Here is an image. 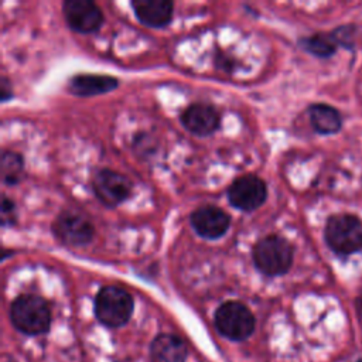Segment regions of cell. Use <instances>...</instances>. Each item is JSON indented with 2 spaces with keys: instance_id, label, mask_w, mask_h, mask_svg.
I'll return each instance as SVG.
<instances>
[{
  "instance_id": "obj_12",
  "label": "cell",
  "mask_w": 362,
  "mask_h": 362,
  "mask_svg": "<svg viewBox=\"0 0 362 362\" xmlns=\"http://www.w3.org/2000/svg\"><path fill=\"white\" fill-rule=\"evenodd\" d=\"M136 18L151 28H161L171 23L174 4L167 0H137L132 1Z\"/></svg>"
},
{
  "instance_id": "obj_4",
  "label": "cell",
  "mask_w": 362,
  "mask_h": 362,
  "mask_svg": "<svg viewBox=\"0 0 362 362\" xmlns=\"http://www.w3.org/2000/svg\"><path fill=\"white\" fill-rule=\"evenodd\" d=\"M134 308L132 294L119 286H103L95 296V315L100 324L109 328L124 325Z\"/></svg>"
},
{
  "instance_id": "obj_11",
  "label": "cell",
  "mask_w": 362,
  "mask_h": 362,
  "mask_svg": "<svg viewBox=\"0 0 362 362\" xmlns=\"http://www.w3.org/2000/svg\"><path fill=\"white\" fill-rule=\"evenodd\" d=\"M182 126L197 136H209L219 129L221 115L208 103L197 102L185 107L180 116Z\"/></svg>"
},
{
  "instance_id": "obj_7",
  "label": "cell",
  "mask_w": 362,
  "mask_h": 362,
  "mask_svg": "<svg viewBox=\"0 0 362 362\" xmlns=\"http://www.w3.org/2000/svg\"><path fill=\"white\" fill-rule=\"evenodd\" d=\"M52 233L65 245L83 246L93 239L95 228L86 215L76 211H62L52 222Z\"/></svg>"
},
{
  "instance_id": "obj_19",
  "label": "cell",
  "mask_w": 362,
  "mask_h": 362,
  "mask_svg": "<svg viewBox=\"0 0 362 362\" xmlns=\"http://www.w3.org/2000/svg\"><path fill=\"white\" fill-rule=\"evenodd\" d=\"M14 222H16V205L10 198L3 197V199H1V226L7 228V226H11Z\"/></svg>"
},
{
  "instance_id": "obj_17",
  "label": "cell",
  "mask_w": 362,
  "mask_h": 362,
  "mask_svg": "<svg viewBox=\"0 0 362 362\" xmlns=\"http://www.w3.org/2000/svg\"><path fill=\"white\" fill-rule=\"evenodd\" d=\"M1 181L6 185H16L23 181L24 177V160L23 157L11 150H3L0 158Z\"/></svg>"
},
{
  "instance_id": "obj_15",
  "label": "cell",
  "mask_w": 362,
  "mask_h": 362,
  "mask_svg": "<svg viewBox=\"0 0 362 362\" xmlns=\"http://www.w3.org/2000/svg\"><path fill=\"white\" fill-rule=\"evenodd\" d=\"M311 127L320 134H335L342 127V116L338 109L327 103H313L308 107Z\"/></svg>"
},
{
  "instance_id": "obj_23",
  "label": "cell",
  "mask_w": 362,
  "mask_h": 362,
  "mask_svg": "<svg viewBox=\"0 0 362 362\" xmlns=\"http://www.w3.org/2000/svg\"><path fill=\"white\" fill-rule=\"evenodd\" d=\"M358 362H362V359H361V361H358Z\"/></svg>"
},
{
  "instance_id": "obj_22",
  "label": "cell",
  "mask_w": 362,
  "mask_h": 362,
  "mask_svg": "<svg viewBox=\"0 0 362 362\" xmlns=\"http://www.w3.org/2000/svg\"><path fill=\"white\" fill-rule=\"evenodd\" d=\"M355 310H356L358 315H359L361 320H362V294H359V296L356 297V300H355Z\"/></svg>"
},
{
  "instance_id": "obj_8",
  "label": "cell",
  "mask_w": 362,
  "mask_h": 362,
  "mask_svg": "<svg viewBox=\"0 0 362 362\" xmlns=\"http://www.w3.org/2000/svg\"><path fill=\"white\" fill-rule=\"evenodd\" d=\"M226 197L233 208L250 212L266 201L267 187L257 175L246 174L233 180L226 191Z\"/></svg>"
},
{
  "instance_id": "obj_10",
  "label": "cell",
  "mask_w": 362,
  "mask_h": 362,
  "mask_svg": "<svg viewBox=\"0 0 362 362\" xmlns=\"http://www.w3.org/2000/svg\"><path fill=\"white\" fill-rule=\"evenodd\" d=\"M189 222L192 229L204 239H219L223 236L230 225V216L219 206L202 205L197 208L191 216Z\"/></svg>"
},
{
  "instance_id": "obj_2",
  "label": "cell",
  "mask_w": 362,
  "mask_h": 362,
  "mask_svg": "<svg viewBox=\"0 0 362 362\" xmlns=\"http://www.w3.org/2000/svg\"><path fill=\"white\" fill-rule=\"evenodd\" d=\"M294 257L291 243L280 235H267L259 239L252 249L255 267L269 277L286 274Z\"/></svg>"
},
{
  "instance_id": "obj_1",
  "label": "cell",
  "mask_w": 362,
  "mask_h": 362,
  "mask_svg": "<svg viewBox=\"0 0 362 362\" xmlns=\"http://www.w3.org/2000/svg\"><path fill=\"white\" fill-rule=\"evenodd\" d=\"M13 327L25 335H41L51 327V308L37 294H20L8 310Z\"/></svg>"
},
{
  "instance_id": "obj_3",
  "label": "cell",
  "mask_w": 362,
  "mask_h": 362,
  "mask_svg": "<svg viewBox=\"0 0 362 362\" xmlns=\"http://www.w3.org/2000/svg\"><path fill=\"white\" fill-rule=\"evenodd\" d=\"M324 240L341 257L362 250V221L354 214L331 215L324 226Z\"/></svg>"
},
{
  "instance_id": "obj_14",
  "label": "cell",
  "mask_w": 362,
  "mask_h": 362,
  "mask_svg": "<svg viewBox=\"0 0 362 362\" xmlns=\"http://www.w3.org/2000/svg\"><path fill=\"white\" fill-rule=\"evenodd\" d=\"M187 356V344L178 335L160 334L150 344L151 362H185Z\"/></svg>"
},
{
  "instance_id": "obj_5",
  "label": "cell",
  "mask_w": 362,
  "mask_h": 362,
  "mask_svg": "<svg viewBox=\"0 0 362 362\" xmlns=\"http://www.w3.org/2000/svg\"><path fill=\"white\" fill-rule=\"evenodd\" d=\"M216 331L230 341L247 339L256 327L253 313L240 301L230 300L222 303L214 314Z\"/></svg>"
},
{
  "instance_id": "obj_16",
  "label": "cell",
  "mask_w": 362,
  "mask_h": 362,
  "mask_svg": "<svg viewBox=\"0 0 362 362\" xmlns=\"http://www.w3.org/2000/svg\"><path fill=\"white\" fill-rule=\"evenodd\" d=\"M300 47L305 49L308 54L317 57V58H329L337 51V41L332 37V34L327 33H315L313 35L304 37L298 41Z\"/></svg>"
},
{
  "instance_id": "obj_6",
  "label": "cell",
  "mask_w": 362,
  "mask_h": 362,
  "mask_svg": "<svg viewBox=\"0 0 362 362\" xmlns=\"http://www.w3.org/2000/svg\"><path fill=\"white\" fill-rule=\"evenodd\" d=\"M92 189L95 197L109 208H115L124 202L132 194V181L122 173L102 168L92 178Z\"/></svg>"
},
{
  "instance_id": "obj_9",
  "label": "cell",
  "mask_w": 362,
  "mask_h": 362,
  "mask_svg": "<svg viewBox=\"0 0 362 362\" xmlns=\"http://www.w3.org/2000/svg\"><path fill=\"white\" fill-rule=\"evenodd\" d=\"M62 13L68 27L81 34H92L103 23L102 10L89 0H66L62 4Z\"/></svg>"
},
{
  "instance_id": "obj_18",
  "label": "cell",
  "mask_w": 362,
  "mask_h": 362,
  "mask_svg": "<svg viewBox=\"0 0 362 362\" xmlns=\"http://www.w3.org/2000/svg\"><path fill=\"white\" fill-rule=\"evenodd\" d=\"M332 37L335 38L338 47H344L346 49H354L356 42H355V37H356V28L352 24H346V25H339L335 30L331 31Z\"/></svg>"
},
{
  "instance_id": "obj_20",
  "label": "cell",
  "mask_w": 362,
  "mask_h": 362,
  "mask_svg": "<svg viewBox=\"0 0 362 362\" xmlns=\"http://www.w3.org/2000/svg\"><path fill=\"white\" fill-rule=\"evenodd\" d=\"M11 96H13L11 85L8 83L7 78L3 76L1 81H0V98H1V102H7Z\"/></svg>"
},
{
  "instance_id": "obj_21",
  "label": "cell",
  "mask_w": 362,
  "mask_h": 362,
  "mask_svg": "<svg viewBox=\"0 0 362 362\" xmlns=\"http://www.w3.org/2000/svg\"><path fill=\"white\" fill-rule=\"evenodd\" d=\"M216 66L219 69L232 72L233 71V61L230 58H226V55H218L216 57Z\"/></svg>"
},
{
  "instance_id": "obj_13",
  "label": "cell",
  "mask_w": 362,
  "mask_h": 362,
  "mask_svg": "<svg viewBox=\"0 0 362 362\" xmlns=\"http://www.w3.org/2000/svg\"><path fill=\"white\" fill-rule=\"evenodd\" d=\"M117 78L99 74H78L68 81V90L75 96H96L116 89Z\"/></svg>"
}]
</instances>
